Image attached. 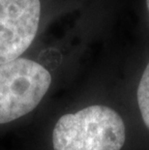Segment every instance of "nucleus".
<instances>
[{
    "mask_svg": "<svg viewBox=\"0 0 149 150\" xmlns=\"http://www.w3.org/2000/svg\"><path fill=\"white\" fill-rule=\"evenodd\" d=\"M125 140L122 117L101 105L61 116L52 133L54 150H120Z\"/></svg>",
    "mask_w": 149,
    "mask_h": 150,
    "instance_id": "f257e3e1",
    "label": "nucleus"
},
{
    "mask_svg": "<svg viewBox=\"0 0 149 150\" xmlns=\"http://www.w3.org/2000/svg\"><path fill=\"white\" fill-rule=\"evenodd\" d=\"M50 83L49 72L33 60L18 58L0 65V124L32 111Z\"/></svg>",
    "mask_w": 149,
    "mask_h": 150,
    "instance_id": "f03ea898",
    "label": "nucleus"
},
{
    "mask_svg": "<svg viewBox=\"0 0 149 150\" xmlns=\"http://www.w3.org/2000/svg\"><path fill=\"white\" fill-rule=\"evenodd\" d=\"M40 0H0V65L23 54L36 37Z\"/></svg>",
    "mask_w": 149,
    "mask_h": 150,
    "instance_id": "7ed1b4c3",
    "label": "nucleus"
},
{
    "mask_svg": "<svg viewBox=\"0 0 149 150\" xmlns=\"http://www.w3.org/2000/svg\"><path fill=\"white\" fill-rule=\"evenodd\" d=\"M138 103L143 122L149 129V62L138 83Z\"/></svg>",
    "mask_w": 149,
    "mask_h": 150,
    "instance_id": "20e7f679",
    "label": "nucleus"
},
{
    "mask_svg": "<svg viewBox=\"0 0 149 150\" xmlns=\"http://www.w3.org/2000/svg\"><path fill=\"white\" fill-rule=\"evenodd\" d=\"M146 3H147V9H148V13H149V0H146Z\"/></svg>",
    "mask_w": 149,
    "mask_h": 150,
    "instance_id": "39448f33",
    "label": "nucleus"
}]
</instances>
